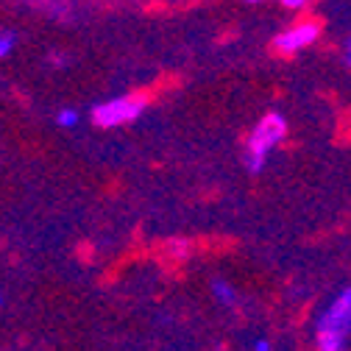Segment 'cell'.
<instances>
[{"label": "cell", "instance_id": "6da1fadb", "mask_svg": "<svg viewBox=\"0 0 351 351\" xmlns=\"http://www.w3.org/2000/svg\"><path fill=\"white\" fill-rule=\"evenodd\" d=\"M287 137V120L279 114V112H271L265 114L251 131V137H248V145H245V167L251 173H262V167H265L268 162V154Z\"/></svg>", "mask_w": 351, "mask_h": 351}, {"label": "cell", "instance_id": "7a4b0ae2", "mask_svg": "<svg viewBox=\"0 0 351 351\" xmlns=\"http://www.w3.org/2000/svg\"><path fill=\"white\" fill-rule=\"evenodd\" d=\"M348 329H351V287L337 295V301L329 306V313L318 321V348L343 351Z\"/></svg>", "mask_w": 351, "mask_h": 351}, {"label": "cell", "instance_id": "3957f363", "mask_svg": "<svg viewBox=\"0 0 351 351\" xmlns=\"http://www.w3.org/2000/svg\"><path fill=\"white\" fill-rule=\"evenodd\" d=\"M148 106V98L145 95H120V98H112L106 104H98L93 109V120L95 125L101 128H117V125H125L131 120H137Z\"/></svg>", "mask_w": 351, "mask_h": 351}, {"label": "cell", "instance_id": "277c9868", "mask_svg": "<svg viewBox=\"0 0 351 351\" xmlns=\"http://www.w3.org/2000/svg\"><path fill=\"white\" fill-rule=\"evenodd\" d=\"M318 36H321V23H315V20H304V23L290 25L287 31L276 34V39H274V51L282 53V56H290V53H298V51H304V48H310Z\"/></svg>", "mask_w": 351, "mask_h": 351}, {"label": "cell", "instance_id": "5b68a950", "mask_svg": "<svg viewBox=\"0 0 351 351\" xmlns=\"http://www.w3.org/2000/svg\"><path fill=\"white\" fill-rule=\"evenodd\" d=\"M212 293H215V298H221L226 306H234L237 304V295H234V290L223 282V279H212Z\"/></svg>", "mask_w": 351, "mask_h": 351}, {"label": "cell", "instance_id": "8992f818", "mask_svg": "<svg viewBox=\"0 0 351 351\" xmlns=\"http://www.w3.org/2000/svg\"><path fill=\"white\" fill-rule=\"evenodd\" d=\"M14 45H17V34L14 31H3L0 34V56H12V51H14Z\"/></svg>", "mask_w": 351, "mask_h": 351}, {"label": "cell", "instance_id": "52a82bcc", "mask_svg": "<svg viewBox=\"0 0 351 351\" xmlns=\"http://www.w3.org/2000/svg\"><path fill=\"white\" fill-rule=\"evenodd\" d=\"M78 120H81V114H78L75 109H62V112L56 114V123H59L62 128H75Z\"/></svg>", "mask_w": 351, "mask_h": 351}, {"label": "cell", "instance_id": "ba28073f", "mask_svg": "<svg viewBox=\"0 0 351 351\" xmlns=\"http://www.w3.org/2000/svg\"><path fill=\"white\" fill-rule=\"evenodd\" d=\"M170 254H176V256H179V259L190 256V243H187V240H176V243L170 245Z\"/></svg>", "mask_w": 351, "mask_h": 351}, {"label": "cell", "instance_id": "9c48e42d", "mask_svg": "<svg viewBox=\"0 0 351 351\" xmlns=\"http://www.w3.org/2000/svg\"><path fill=\"white\" fill-rule=\"evenodd\" d=\"M306 3H310V0H282L285 9H304Z\"/></svg>", "mask_w": 351, "mask_h": 351}, {"label": "cell", "instance_id": "30bf717a", "mask_svg": "<svg viewBox=\"0 0 351 351\" xmlns=\"http://www.w3.org/2000/svg\"><path fill=\"white\" fill-rule=\"evenodd\" d=\"M254 351H271V346H268L265 340H256V346H254Z\"/></svg>", "mask_w": 351, "mask_h": 351}, {"label": "cell", "instance_id": "8fae6325", "mask_svg": "<svg viewBox=\"0 0 351 351\" xmlns=\"http://www.w3.org/2000/svg\"><path fill=\"white\" fill-rule=\"evenodd\" d=\"M346 64L351 67V39H348V45H346Z\"/></svg>", "mask_w": 351, "mask_h": 351}, {"label": "cell", "instance_id": "7c38bea8", "mask_svg": "<svg viewBox=\"0 0 351 351\" xmlns=\"http://www.w3.org/2000/svg\"><path fill=\"white\" fill-rule=\"evenodd\" d=\"M245 3H265V0H245Z\"/></svg>", "mask_w": 351, "mask_h": 351}]
</instances>
